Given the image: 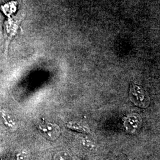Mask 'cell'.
Masks as SVG:
<instances>
[{"label":"cell","mask_w":160,"mask_h":160,"mask_svg":"<svg viewBox=\"0 0 160 160\" xmlns=\"http://www.w3.org/2000/svg\"><path fill=\"white\" fill-rule=\"evenodd\" d=\"M2 113V117L3 118V120L4 121V123L10 128H14V127L15 126V123L13 122V120L11 119L10 116H8V114H6L5 112H1Z\"/></svg>","instance_id":"cell-1"}]
</instances>
